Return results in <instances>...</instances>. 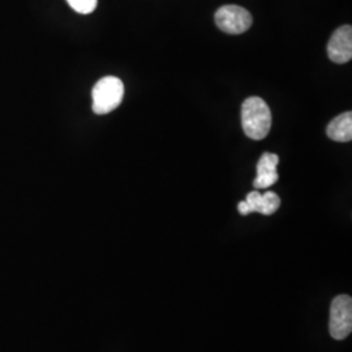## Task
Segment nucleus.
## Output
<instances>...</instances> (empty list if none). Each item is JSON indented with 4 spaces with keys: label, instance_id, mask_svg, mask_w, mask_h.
I'll use <instances>...</instances> for the list:
<instances>
[{
    "label": "nucleus",
    "instance_id": "obj_1",
    "mask_svg": "<svg viewBox=\"0 0 352 352\" xmlns=\"http://www.w3.org/2000/svg\"><path fill=\"white\" fill-rule=\"evenodd\" d=\"M241 126L252 140H263L272 128V111L260 97H250L241 104Z\"/></svg>",
    "mask_w": 352,
    "mask_h": 352
},
{
    "label": "nucleus",
    "instance_id": "obj_2",
    "mask_svg": "<svg viewBox=\"0 0 352 352\" xmlns=\"http://www.w3.org/2000/svg\"><path fill=\"white\" fill-rule=\"evenodd\" d=\"M91 97L93 111L97 115H106L118 109L123 101L124 85L118 77H103L94 85Z\"/></svg>",
    "mask_w": 352,
    "mask_h": 352
},
{
    "label": "nucleus",
    "instance_id": "obj_3",
    "mask_svg": "<svg viewBox=\"0 0 352 352\" xmlns=\"http://www.w3.org/2000/svg\"><path fill=\"white\" fill-rule=\"evenodd\" d=\"M329 331L334 340H344L352 331V299L349 295L337 296L330 307Z\"/></svg>",
    "mask_w": 352,
    "mask_h": 352
},
{
    "label": "nucleus",
    "instance_id": "obj_4",
    "mask_svg": "<svg viewBox=\"0 0 352 352\" xmlns=\"http://www.w3.org/2000/svg\"><path fill=\"white\" fill-rule=\"evenodd\" d=\"M252 21L251 13L234 4L223 6L215 12V24L227 34L236 36L247 32L251 28Z\"/></svg>",
    "mask_w": 352,
    "mask_h": 352
},
{
    "label": "nucleus",
    "instance_id": "obj_5",
    "mask_svg": "<svg viewBox=\"0 0 352 352\" xmlns=\"http://www.w3.org/2000/svg\"><path fill=\"white\" fill-rule=\"evenodd\" d=\"M280 206V199L274 192H265L261 195L257 190L248 193L245 201L239 202L238 210L241 215L251 213H261L264 215H272L276 213Z\"/></svg>",
    "mask_w": 352,
    "mask_h": 352
},
{
    "label": "nucleus",
    "instance_id": "obj_6",
    "mask_svg": "<svg viewBox=\"0 0 352 352\" xmlns=\"http://www.w3.org/2000/svg\"><path fill=\"white\" fill-rule=\"evenodd\" d=\"M327 55L331 62L344 64L352 58V28L343 25L338 28L327 43Z\"/></svg>",
    "mask_w": 352,
    "mask_h": 352
},
{
    "label": "nucleus",
    "instance_id": "obj_7",
    "mask_svg": "<svg viewBox=\"0 0 352 352\" xmlns=\"http://www.w3.org/2000/svg\"><path fill=\"white\" fill-rule=\"evenodd\" d=\"M279 157L273 153H264L257 164V176L253 180L254 188L265 189L278 182L277 166Z\"/></svg>",
    "mask_w": 352,
    "mask_h": 352
},
{
    "label": "nucleus",
    "instance_id": "obj_8",
    "mask_svg": "<svg viewBox=\"0 0 352 352\" xmlns=\"http://www.w3.org/2000/svg\"><path fill=\"white\" fill-rule=\"evenodd\" d=\"M327 136L333 141L349 142L352 139V113H342L334 118L327 126Z\"/></svg>",
    "mask_w": 352,
    "mask_h": 352
},
{
    "label": "nucleus",
    "instance_id": "obj_9",
    "mask_svg": "<svg viewBox=\"0 0 352 352\" xmlns=\"http://www.w3.org/2000/svg\"><path fill=\"white\" fill-rule=\"evenodd\" d=\"M69 7L81 14H89L94 12L98 4V0H67Z\"/></svg>",
    "mask_w": 352,
    "mask_h": 352
}]
</instances>
